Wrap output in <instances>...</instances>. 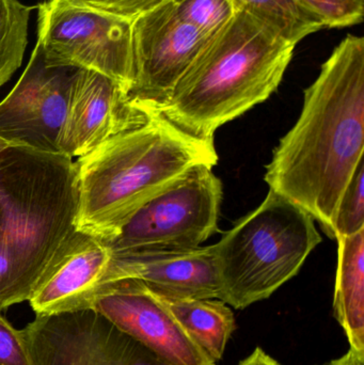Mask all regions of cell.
<instances>
[{
  "instance_id": "cell-1",
  "label": "cell",
  "mask_w": 364,
  "mask_h": 365,
  "mask_svg": "<svg viewBox=\"0 0 364 365\" xmlns=\"http://www.w3.org/2000/svg\"><path fill=\"white\" fill-rule=\"evenodd\" d=\"M363 150L364 38L348 34L303 92L301 115L274 150L264 180L336 240L338 206Z\"/></svg>"
},
{
  "instance_id": "cell-2",
  "label": "cell",
  "mask_w": 364,
  "mask_h": 365,
  "mask_svg": "<svg viewBox=\"0 0 364 365\" xmlns=\"http://www.w3.org/2000/svg\"><path fill=\"white\" fill-rule=\"evenodd\" d=\"M217 163L214 141L183 132L154 109L142 125L110 137L75 163L76 230L109 242L137 210L184 173Z\"/></svg>"
},
{
  "instance_id": "cell-3",
  "label": "cell",
  "mask_w": 364,
  "mask_h": 365,
  "mask_svg": "<svg viewBox=\"0 0 364 365\" xmlns=\"http://www.w3.org/2000/svg\"><path fill=\"white\" fill-rule=\"evenodd\" d=\"M295 46L264 21L236 11L156 110L183 132L214 141L218 128L271 98Z\"/></svg>"
},
{
  "instance_id": "cell-4",
  "label": "cell",
  "mask_w": 364,
  "mask_h": 365,
  "mask_svg": "<svg viewBox=\"0 0 364 365\" xmlns=\"http://www.w3.org/2000/svg\"><path fill=\"white\" fill-rule=\"evenodd\" d=\"M72 158L9 145L0 152V287L9 307L28 302L76 230Z\"/></svg>"
},
{
  "instance_id": "cell-5",
  "label": "cell",
  "mask_w": 364,
  "mask_h": 365,
  "mask_svg": "<svg viewBox=\"0 0 364 365\" xmlns=\"http://www.w3.org/2000/svg\"><path fill=\"white\" fill-rule=\"evenodd\" d=\"M313 217L269 189L264 201L212 245L219 297L243 310L294 278L322 242Z\"/></svg>"
},
{
  "instance_id": "cell-6",
  "label": "cell",
  "mask_w": 364,
  "mask_h": 365,
  "mask_svg": "<svg viewBox=\"0 0 364 365\" xmlns=\"http://www.w3.org/2000/svg\"><path fill=\"white\" fill-rule=\"evenodd\" d=\"M222 201L213 167L199 165L143 204L105 244L111 252L198 248L218 232Z\"/></svg>"
},
{
  "instance_id": "cell-7",
  "label": "cell",
  "mask_w": 364,
  "mask_h": 365,
  "mask_svg": "<svg viewBox=\"0 0 364 365\" xmlns=\"http://www.w3.org/2000/svg\"><path fill=\"white\" fill-rule=\"evenodd\" d=\"M38 10L36 44L47 64L95 71L130 93L132 21L70 0H47Z\"/></svg>"
},
{
  "instance_id": "cell-8",
  "label": "cell",
  "mask_w": 364,
  "mask_h": 365,
  "mask_svg": "<svg viewBox=\"0 0 364 365\" xmlns=\"http://www.w3.org/2000/svg\"><path fill=\"white\" fill-rule=\"evenodd\" d=\"M23 334L33 365H168L93 309L36 317Z\"/></svg>"
},
{
  "instance_id": "cell-9",
  "label": "cell",
  "mask_w": 364,
  "mask_h": 365,
  "mask_svg": "<svg viewBox=\"0 0 364 365\" xmlns=\"http://www.w3.org/2000/svg\"><path fill=\"white\" fill-rule=\"evenodd\" d=\"M76 71L49 66L36 44L19 83L0 103V139L13 147L61 154L60 135Z\"/></svg>"
},
{
  "instance_id": "cell-10",
  "label": "cell",
  "mask_w": 364,
  "mask_h": 365,
  "mask_svg": "<svg viewBox=\"0 0 364 365\" xmlns=\"http://www.w3.org/2000/svg\"><path fill=\"white\" fill-rule=\"evenodd\" d=\"M132 100L160 108L209 38L180 19L172 0L132 21Z\"/></svg>"
},
{
  "instance_id": "cell-11",
  "label": "cell",
  "mask_w": 364,
  "mask_h": 365,
  "mask_svg": "<svg viewBox=\"0 0 364 365\" xmlns=\"http://www.w3.org/2000/svg\"><path fill=\"white\" fill-rule=\"evenodd\" d=\"M96 312L168 365H216L187 336L160 296L137 279L100 287Z\"/></svg>"
},
{
  "instance_id": "cell-12",
  "label": "cell",
  "mask_w": 364,
  "mask_h": 365,
  "mask_svg": "<svg viewBox=\"0 0 364 365\" xmlns=\"http://www.w3.org/2000/svg\"><path fill=\"white\" fill-rule=\"evenodd\" d=\"M155 108L132 100L113 79L77 68L73 77L60 153L81 158L123 130L142 125Z\"/></svg>"
},
{
  "instance_id": "cell-13",
  "label": "cell",
  "mask_w": 364,
  "mask_h": 365,
  "mask_svg": "<svg viewBox=\"0 0 364 365\" xmlns=\"http://www.w3.org/2000/svg\"><path fill=\"white\" fill-rule=\"evenodd\" d=\"M137 279L152 291L177 298L218 299L219 279L212 246L189 250L111 252L102 285Z\"/></svg>"
},
{
  "instance_id": "cell-14",
  "label": "cell",
  "mask_w": 364,
  "mask_h": 365,
  "mask_svg": "<svg viewBox=\"0 0 364 365\" xmlns=\"http://www.w3.org/2000/svg\"><path fill=\"white\" fill-rule=\"evenodd\" d=\"M110 257V249L104 242L75 230L28 300L36 317L91 309Z\"/></svg>"
},
{
  "instance_id": "cell-15",
  "label": "cell",
  "mask_w": 364,
  "mask_h": 365,
  "mask_svg": "<svg viewBox=\"0 0 364 365\" xmlns=\"http://www.w3.org/2000/svg\"><path fill=\"white\" fill-rule=\"evenodd\" d=\"M337 240L333 315L350 349L364 351V230Z\"/></svg>"
},
{
  "instance_id": "cell-16",
  "label": "cell",
  "mask_w": 364,
  "mask_h": 365,
  "mask_svg": "<svg viewBox=\"0 0 364 365\" xmlns=\"http://www.w3.org/2000/svg\"><path fill=\"white\" fill-rule=\"evenodd\" d=\"M157 295L194 344L215 364L222 360L236 328L230 307L220 299Z\"/></svg>"
},
{
  "instance_id": "cell-17",
  "label": "cell",
  "mask_w": 364,
  "mask_h": 365,
  "mask_svg": "<svg viewBox=\"0 0 364 365\" xmlns=\"http://www.w3.org/2000/svg\"><path fill=\"white\" fill-rule=\"evenodd\" d=\"M235 10L266 23L280 36L297 45L310 34L324 29L322 21L295 0H230Z\"/></svg>"
},
{
  "instance_id": "cell-18",
  "label": "cell",
  "mask_w": 364,
  "mask_h": 365,
  "mask_svg": "<svg viewBox=\"0 0 364 365\" xmlns=\"http://www.w3.org/2000/svg\"><path fill=\"white\" fill-rule=\"evenodd\" d=\"M31 10L19 0H0V88L23 61Z\"/></svg>"
},
{
  "instance_id": "cell-19",
  "label": "cell",
  "mask_w": 364,
  "mask_h": 365,
  "mask_svg": "<svg viewBox=\"0 0 364 365\" xmlns=\"http://www.w3.org/2000/svg\"><path fill=\"white\" fill-rule=\"evenodd\" d=\"M182 21L209 38L219 32L236 10L230 0H172Z\"/></svg>"
},
{
  "instance_id": "cell-20",
  "label": "cell",
  "mask_w": 364,
  "mask_h": 365,
  "mask_svg": "<svg viewBox=\"0 0 364 365\" xmlns=\"http://www.w3.org/2000/svg\"><path fill=\"white\" fill-rule=\"evenodd\" d=\"M364 230V164L359 163L346 186L338 206L335 222L336 240L350 236Z\"/></svg>"
},
{
  "instance_id": "cell-21",
  "label": "cell",
  "mask_w": 364,
  "mask_h": 365,
  "mask_svg": "<svg viewBox=\"0 0 364 365\" xmlns=\"http://www.w3.org/2000/svg\"><path fill=\"white\" fill-rule=\"evenodd\" d=\"M322 21L324 28H345L363 23L364 0H295Z\"/></svg>"
},
{
  "instance_id": "cell-22",
  "label": "cell",
  "mask_w": 364,
  "mask_h": 365,
  "mask_svg": "<svg viewBox=\"0 0 364 365\" xmlns=\"http://www.w3.org/2000/svg\"><path fill=\"white\" fill-rule=\"evenodd\" d=\"M0 365H33L23 330L0 314Z\"/></svg>"
},
{
  "instance_id": "cell-23",
  "label": "cell",
  "mask_w": 364,
  "mask_h": 365,
  "mask_svg": "<svg viewBox=\"0 0 364 365\" xmlns=\"http://www.w3.org/2000/svg\"><path fill=\"white\" fill-rule=\"evenodd\" d=\"M70 1L132 21L140 15L145 14L171 0H70Z\"/></svg>"
},
{
  "instance_id": "cell-24",
  "label": "cell",
  "mask_w": 364,
  "mask_h": 365,
  "mask_svg": "<svg viewBox=\"0 0 364 365\" xmlns=\"http://www.w3.org/2000/svg\"><path fill=\"white\" fill-rule=\"evenodd\" d=\"M239 365H282L274 359L271 356L267 355L262 349H256L254 353L250 354L247 358L239 362Z\"/></svg>"
},
{
  "instance_id": "cell-25",
  "label": "cell",
  "mask_w": 364,
  "mask_h": 365,
  "mask_svg": "<svg viewBox=\"0 0 364 365\" xmlns=\"http://www.w3.org/2000/svg\"><path fill=\"white\" fill-rule=\"evenodd\" d=\"M323 365H364V351L350 349L345 355Z\"/></svg>"
},
{
  "instance_id": "cell-26",
  "label": "cell",
  "mask_w": 364,
  "mask_h": 365,
  "mask_svg": "<svg viewBox=\"0 0 364 365\" xmlns=\"http://www.w3.org/2000/svg\"><path fill=\"white\" fill-rule=\"evenodd\" d=\"M6 147H9L8 143H4V140L0 139V152H1L2 150L6 149Z\"/></svg>"
}]
</instances>
